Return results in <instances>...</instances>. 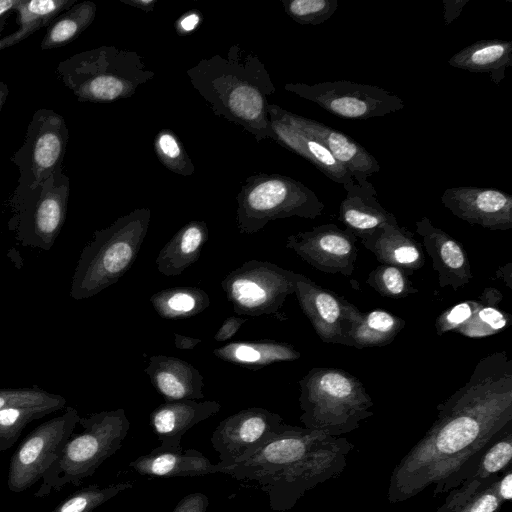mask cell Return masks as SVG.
<instances>
[{"label": "cell", "mask_w": 512, "mask_h": 512, "mask_svg": "<svg viewBox=\"0 0 512 512\" xmlns=\"http://www.w3.org/2000/svg\"><path fill=\"white\" fill-rule=\"evenodd\" d=\"M512 422V360L482 357L468 381L437 406L425 435L392 470L387 498L404 502L437 486Z\"/></svg>", "instance_id": "obj_1"}, {"label": "cell", "mask_w": 512, "mask_h": 512, "mask_svg": "<svg viewBox=\"0 0 512 512\" xmlns=\"http://www.w3.org/2000/svg\"><path fill=\"white\" fill-rule=\"evenodd\" d=\"M186 74L215 115L241 126L257 142L273 139L267 108L276 87L254 52L234 44L225 54L201 59Z\"/></svg>", "instance_id": "obj_2"}, {"label": "cell", "mask_w": 512, "mask_h": 512, "mask_svg": "<svg viewBox=\"0 0 512 512\" xmlns=\"http://www.w3.org/2000/svg\"><path fill=\"white\" fill-rule=\"evenodd\" d=\"M151 220L149 208H136L94 232L76 266L70 295L90 298L115 284L132 267Z\"/></svg>", "instance_id": "obj_3"}, {"label": "cell", "mask_w": 512, "mask_h": 512, "mask_svg": "<svg viewBox=\"0 0 512 512\" xmlns=\"http://www.w3.org/2000/svg\"><path fill=\"white\" fill-rule=\"evenodd\" d=\"M299 386L300 421L307 429L340 437L374 414V403L361 380L343 369L312 368Z\"/></svg>", "instance_id": "obj_4"}, {"label": "cell", "mask_w": 512, "mask_h": 512, "mask_svg": "<svg viewBox=\"0 0 512 512\" xmlns=\"http://www.w3.org/2000/svg\"><path fill=\"white\" fill-rule=\"evenodd\" d=\"M55 72L78 101L92 103L132 97L155 77L137 52L106 45L68 57Z\"/></svg>", "instance_id": "obj_5"}, {"label": "cell", "mask_w": 512, "mask_h": 512, "mask_svg": "<svg viewBox=\"0 0 512 512\" xmlns=\"http://www.w3.org/2000/svg\"><path fill=\"white\" fill-rule=\"evenodd\" d=\"M78 424L83 430L72 434L65 443L43 475L35 497L61 491L66 485H80L121 448L130 428V421L122 408L80 417Z\"/></svg>", "instance_id": "obj_6"}, {"label": "cell", "mask_w": 512, "mask_h": 512, "mask_svg": "<svg viewBox=\"0 0 512 512\" xmlns=\"http://www.w3.org/2000/svg\"><path fill=\"white\" fill-rule=\"evenodd\" d=\"M236 224L241 234H254L269 222L289 217L315 219L324 203L302 182L278 173L248 176L236 196Z\"/></svg>", "instance_id": "obj_7"}, {"label": "cell", "mask_w": 512, "mask_h": 512, "mask_svg": "<svg viewBox=\"0 0 512 512\" xmlns=\"http://www.w3.org/2000/svg\"><path fill=\"white\" fill-rule=\"evenodd\" d=\"M353 448L346 438L329 436L304 457L256 482L268 496L272 510L288 511L307 491L340 476Z\"/></svg>", "instance_id": "obj_8"}, {"label": "cell", "mask_w": 512, "mask_h": 512, "mask_svg": "<svg viewBox=\"0 0 512 512\" xmlns=\"http://www.w3.org/2000/svg\"><path fill=\"white\" fill-rule=\"evenodd\" d=\"M69 194L70 179L63 168L35 188L17 187L11 201L17 238L24 245L49 249L64 225Z\"/></svg>", "instance_id": "obj_9"}, {"label": "cell", "mask_w": 512, "mask_h": 512, "mask_svg": "<svg viewBox=\"0 0 512 512\" xmlns=\"http://www.w3.org/2000/svg\"><path fill=\"white\" fill-rule=\"evenodd\" d=\"M297 273L269 261L247 260L229 272L221 288L240 316L275 315L295 293Z\"/></svg>", "instance_id": "obj_10"}, {"label": "cell", "mask_w": 512, "mask_h": 512, "mask_svg": "<svg viewBox=\"0 0 512 512\" xmlns=\"http://www.w3.org/2000/svg\"><path fill=\"white\" fill-rule=\"evenodd\" d=\"M284 89L344 119L382 117L405 106L398 95L384 88L349 80L323 81L312 85L287 83Z\"/></svg>", "instance_id": "obj_11"}, {"label": "cell", "mask_w": 512, "mask_h": 512, "mask_svg": "<svg viewBox=\"0 0 512 512\" xmlns=\"http://www.w3.org/2000/svg\"><path fill=\"white\" fill-rule=\"evenodd\" d=\"M69 132L65 119L51 109L34 112L22 146L12 162L19 169L18 186L32 189L63 168Z\"/></svg>", "instance_id": "obj_12"}, {"label": "cell", "mask_w": 512, "mask_h": 512, "mask_svg": "<svg viewBox=\"0 0 512 512\" xmlns=\"http://www.w3.org/2000/svg\"><path fill=\"white\" fill-rule=\"evenodd\" d=\"M79 419L78 411L67 407L61 415L28 434L10 460L7 477L10 491H25L42 479L73 434Z\"/></svg>", "instance_id": "obj_13"}, {"label": "cell", "mask_w": 512, "mask_h": 512, "mask_svg": "<svg viewBox=\"0 0 512 512\" xmlns=\"http://www.w3.org/2000/svg\"><path fill=\"white\" fill-rule=\"evenodd\" d=\"M329 436L321 431L286 424L256 451L223 466L221 473L239 481H258L304 457Z\"/></svg>", "instance_id": "obj_14"}, {"label": "cell", "mask_w": 512, "mask_h": 512, "mask_svg": "<svg viewBox=\"0 0 512 512\" xmlns=\"http://www.w3.org/2000/svg\"><path fill=\"white\" fill-rule=\"evenodd\" d=\"M301 310L325 343L350 347V337L363 312L338 293L297 273L295 293Z\"/></svg>", "instance_id": "obj_15"}, {"label": "cell", "mask_w": 512, "mask_h": 512, "mask_svg": "<svg viewBox=\"0 0 512 512\" xmlns=\"http://www.w3.org/2000/svg\"><path fill=\"white\" fill-rule=\"evenodd\" d=\"M285 425L279 414L261 407L243 409L228 416L211 436L218 463L223 467L250 455Z\"/></svg>", "instance_id": "obj_16"}, {"label": "cell", "mask_w": 512, "mask_h": 512, "mask_svg": "<svg viewBox=\"0 0 512 512\" xmlns=\"http://www.w3.org/2000/svg\"><path fill=\"white\" fill-rule=\"evenodd\" d=\"M356 242L351 230L328 223L288 236L286 247L321 272L349 277L355 270Z\"/></svg>", "instance_id": "obj_17"}, {"label": "cell", "mask_w": 512, "mask_h": 512, "mask_svg": "<svg viewBox=\"0 0 512 512\" xmlns=\"http://www.w3.org/2000/svg\"><path fill=\"white\" fill-rule=\"evenodd\" d=\"M267 110L268 115H272L320 141L332 156L351 173L357 184L367 182L368 177L379 172L380 165L377 159L350 136L316 120L287 111L276 104H269Z\"/></svg>", "instance_id": "obj_18"}, {"label": "cell", "mask_w": 512, "mask_h": 512, "mask_svg": "<svg viewBox=\"0 0 512 512\" xmlns=\"http://www.w3.org/2000/svg\"><path fill=\"white\" fill-rule=\"evenodd\" d=\"M442 204L470 225L489 230L512 228V196L494 188L460 186L446 189Z\"/></svg>", "instance_id": "obj_19"}, {"label": "cell", "mask_w": 512, "mask_h": 512, "mask_svg": "<svg viewBox=\"0 0 512 512\" xmlns=\"http://www.w3.org/2000/svg\"><path fill=\"white\" fill-rule=\"evenodd\" d=\"M416 233L430 256L432 268L438 274L440 288L450 286L454 291L467 285L473 278L471 266L463 245L442 229L435 227L424 216L416 222Z\"/></svg>", "instance_id": "obj_20"}, {"label": "cell", "mask_w": 512, "mask_h": 512, "mask_svg": "<svg viewBox=\"0 0 512 512\" xmlns=\"http://www.w3.org/2000/svg\"><path fill=\"white\" fill-rule=\"evenodd\" d=\"M512 498V466L486 479L465 481L448 491L437 512H500Z\"/></svg>", "instance_id": "obj_21"}, {"label": "cell", "mask_w": 512, "mask_h": 512, "mask_svg": "<svg viewBox=\"0 0 512 512\" xmlns=\"http://www.w3.org/2000/svg\"><path fill=\"white\" fill-rule=\"evenodd\" d=\"M165 402L204 398V377L192 364L168 355H153L144 370Z\"/></svg>", "instance_id": "obj_22"}, {"label": "cell", "mask_w": 512, "mask_h": 512, "mask_svg": "<svg viewBox=\"0 0 512 512\" xmlns=\"http://www.w3.org/2000/svg\"><path fill=\"white\" fill-rule=\"evenodd\" d=\"M221 404L207 400L165 402L150 414V425L164 448H180L182 436L193 426L217 414Z\"/></svg>", "instance_id": "obj_23"}, {"label": "cell", "mask_w": 512, "mask_h": 512, "mask_svg": "<svg viewBox=\"0 0 512 512\" xmlns=\"http://www.w3.org/2000/svg\"><path fill=\"white\" fill-rule=\"evenodd\" d=\"M360 240L381 264L396 266L407 276L413 275L425 263L420 242L398 223L385 224Z\"/></svg>", "instance_id": "obj_24"}, {"label": "cell", "mask_w": 512, "mask_h": 512, "mask_svg": "<svg viewBox=\"0 0 512 512\" xmlns=\"http://www.w3.org/2000/svg\"><path fill=\"white\" fill-rule=\"evenodd\" d=\"M512 422L508 423L478 453L433 489V497L456 488L465 481L486 479L501 474L511 465Z\"/></svg>", "instance_id": "obj_25"}, {"label": "cell", "mask_w": 512, "mask_h": 512, "mask_svg": "<svg viewBox=\"0 0 512 512\" xmlns=\"http://www.w3.org/2000/svg\"><path fill=\"white\" fill-rule=\"evenodd\" d=\"M268 116L274 141L309 161L326 177L342 185L344 189L355 182L351 173L332 156L320 141L272 115Z\"/></svg>", "instance_id": "obj_26"}, {"label": "cell", "mask_w": 512, "mask_h": 512, "mask_svg": "<svg viewBox=\"0 0 512 512\" xmlns=\"http://www.w3.org/2000/svg\"><path fill=\"white\" fill-rule=\"evenodd\" d=\"M140 475L156 477H187L221 473L219 463L212 464L207 457L195 449L154 448L150 453L129 463Z\"/></svg>", "instance_id": "obj_27"}, {"label": "cell", "mask_w": 512, "mask_h": 512, "mask_svg": "<svg viewBox=\"0 0 512 512\" xmlns=\"http://www.w3.org/2000/svg\"><path fill=\"white\" fill-rule=\"evenodd\" d=\"M346 197L339 207V220L357 238H364L385 224H396L394 214L387 211L377 199V191L369 181L354 182L345 188Z\"/></svg>", "instance_id": "obj_28"}, {"label": "cell", "mask_w": 512, "mask_h": 512, "mask_svg": "<svg viewBox=\"0 0 512 512\" xmlns=\"http://www.w3.org/2000/svg\"><path fill=\"white\" fill-rule=\"evenodd\" d=\"M208 237L206 222L189 221L160 250L156 257L157 270L164 276H179L199 259Z\"/></svg>", "instance_id": "obj_29"}, {"label": "cell", "mask_w": 512, "mask_h": 512, "mask_svg": "<svg viewBox=\"0 0 512 512\" xmlns=\"http://www.w3.org/2000/svg\"><path fill=\"white\" fill-rule=\"evenodd\" d=\"M448 64L469 72L487 73L494 83L499 84L506 69L512 66V41L478 40L455 53Z\"/></svg>", "instance_id": "obj_30"}, {"label": "cell", "mask_w": 512, "mask_h": 512, "mask_svg": "<svg viewBox=\"0 0 512 512\" xmlns=\"http://www.w3.org/2000/svg\"><path fill=\"white\" fill-rule=\"evenodd\" d=\"M218 359L252 371L277 362L294 361L301 354L294 346L276 340L231 342L213 350Z\"/></svg>", "instance_id": "obj_31"}, {"label": "cell", "mask_w": 512, "mask_h": 512, "mask_svg": "<svg viewBox=\"0 0 512 512\" xmlns=\"http://www.w3.org/2000/svg\"><path fill=\"white\" fill-rule=\"evenodd\" d=\"M96 11L97 6L92 1L75 3L47 26L40 48L49 50L71 43L92 24Z\"/></svg>", "instance_id": "obj_32"}, {"label": "cell", "mask_w": 512, "mask_h": 512, "mask_svg": "<svg viewBox=\"0 0 512 512\" xmlns=\"http://www.w3.org/2000/svg\"><path fill=\"white\" fill-rule=\"evenodd\" d=\"M155 312L163 319L191 318L207 309L209 295L198 287H173L160 290L150 297Z\"/></svg>", "instance_id": "obj_33"}, {"label": "cell", "mask_w": 512, "mask_h": 512, "mask_svg": "<svg viewBox=\"0 0 512 512\" xmlns=\"http://www.w3.org/2000/svg\"><path fill=\"white\" fill-rule=\"evenodd\" d=\"M479 306L471 318L455 332L469 338H484L506 329L512 316L499 308L502 293L492 287L485 288L477 298Z\"/></svg>", "instance_id": "obj_34"}, {"label": "cell", "mask_w": 512, "mask_h": 512, "mask_svg": "<svg viewBox=\"0 0 512 512\" xmlns=\"http://www.w3.org/2000/svg\"><path fill=\"white\" fill-rule=\"evenodd\" d=\"M405 324L403 318L382 309L363 313L361 321L351 334L350 347L363 349L388 345Z\"/></svg>", "instance_id": "obj_35"}, {"label": "cell", "mask_w": 512, "mask_h": 512, "mask_svg": "<svg viewBox=\"0 0 512 512\" xmlns=\"http://www.w3.org/2000/svg\"><path fill=\"white\" fill-rule=\"evenodd\" d=\"M77 0H19L14 11L20 29L33 34L48 26L59 14L77 3Z\"/></svg>", "instance_id": "obj_36"}, {"label": "cell", "mask_w": 512, "mask_h": 512, "mask_svg": "<svg viewBox=\"0 0 512 512\" xmlns=\"http://www.w3.org/2000/svg\"><path fill=\"white\" fill-rule=\"evenodd\" d=\"M58 410L52 406H21L0 410V453L16 443L30 422Z\"/></svg>", "instance_id": "obj_37"}, {"label": "cell", "mask_w": 512, "mask_h": 512, "mask_svg": "<svg viewBox=\"0 0 512 512\" xmlns=\"http://www.w3.org/2000/svg\"><path fill=\"white\" fill-rule=\"evenodd\" d=\"M154 151L160 163L171 172L192 176L195 166L178 136L168 128L161 129L154 138Z\"/></svg>", "instance_id": "obj_38"}, {"label": "cell", "mask_w": 512, "mask_h": 512, "mask_svg": "<svg viewBox=\"0 0 512 512\" xmlns=\"http://www.w3.org/2000/svg\"><path fill=\"white\" fill-rule=\"evenodd\" d=\"M366 284L382 297L390 299H401L418 292L403 270L386 264L374 268L368 274Z\"/></svg>", "instance_id": "obj_39"}, {"label": "cell", "mask_w": 512, "mask_h": 512, "mask_svg": "<svg viewBox=\"0 0 512 512\" xmlns=\"http://www.w3.org/2000/svg\"><path fill=\"white\" fill-rule=\"evenodd\" d=\"M132 486L131 482L117 483L106 487L91 485L71 495L52 512H92L96 507Z\"/></svg>", "instance_id": "obj_40"}, {"label": "cell", "mask_w": 512, "mask_h": 512, "mask_svg": "<svg viewBox=\"0 0 512 512\" xmlns=\"http://www.w3.org/2000/svg\"><path fill=\"white\" fill-rule=\"evenodd\" d=\"M284 11L301 25H319L338 9L337 0H281Z\"/></svg>", "instance_id": "obj_41"}, {"label": "cell", "mask_w": 512, "mask_h": 512, "mask_svg": "<svg viewBox=\"0 0 512 512\" xmlns=\"http://www.w3.org/2000/svg\"><path fill=\"white\" fill-rule=\"evenodd\" d=\"M66 399L38 387L0 389V410L21 406L65 407Z\"/></svg>", "instance_id": "obj_42"}, {"label": "cell", "mask_w": 512, "mask_h": 512, "mask_svg": "<svg viewBox=\"0 0 512 512\" xmlns=\"http://www.w3.org/2000/svg\"><path fill=\"white\" fill-rule=\"evenodd\" d=\"M478 306V299L466 300L442 312L435 321L437 335L458 329L471 318Z\"/></svg>", "instance_id": "obj_43"}, {"label": "cell", "mask_w": 512, "mask_h": 512, "mask_svg": "<svg viewBox=\"0 0 512 512\" xmlns=\"http://www.w3.org/2000/svg\"><path fill=\"white\" fill-rule=\"evenodd\" d=\"M208 497L201 493H191L183 497L172 512H206Z\"/></svg>", "instance_id": "obj_44"}, {"label": "cell", "mask_w": 512, "mask_h": 512, "mask_svg": "<svg viewBox=\"0 0 512 512\" xmlns=\"http://www.w3.org/2000/svg\"><path fill=\"white\" fill-rule=\"evenodd\" d=\"M202 21V15L197 10H191L181 15L175 23L178 35H188L194 32Z\"/></svg>", "instance_id": "obj_45"}, {"label": "cell", "mask_w": 512, "mask_h": 512, "mask_svg": "<svg viewBox=\"0 0 512 512\" xmlns=\"http://www.w3.org/2000/svg\"><path fill=\"white\" fill-rule=\"evenodd\" d=\"M246 321L244 317L229 316L214 335V339L218 342L230 340Z\"/></svg>", "instance_id": "obj_46"}, {"label": "cell", "mask_w": 512, "mask_h": 512, "mask_svg": "<svg viewBox=\"0 0 512 512\" xmlns=\"http://www.w3.org/2000/svg\"><path fill=\"white\" fill-rule=\"evenodd\" d=\"M469 2V0H444V21L445 24H450L454 19H456L464 6Z\"/></svg>", "instance_id": "obj_47"}, {"label": "cell", "mask_w": 512, "mask_h": 512, "mask_svg": "<svg viewBox=\"0 0 512 512\" xmlns=\"http://www.w3.org/2000/svg\"><path fill=\"white\" fill-rule=\"evenodd\" d=\"M202 342L201 339L184 336L178 333L174 334V345L180 350H191L194 349L198 344Z\"/></svg>", "instance_id": "obj_48"}, {"label": "cell", "mask_w": 512, "mask_h": 512, "mask_svg": "<svg viewBox=\"0 0 512 512\" xmlns=\"http://www.w3.org/2000/svg\"><path fill=\"white\" fill-rule=\"evenodd\" d=\"M19 0H0V34L3 31L8 15L14 11Z\"/></svg>", "instance_id": "obj_49"}, {"label": "cell", "mask_w": 512, "mask_h": 512, "mask_svg": "<svg viewBox=\"0 0 512 512\" xmlns=\"http://www.w3.org/2000/svg\"><path fill=\"white\" fill-rule=\"evenodd\" d=\"M122 3L138 8L146 13L155 9L157 0H120Z\"/></svg>", "instance_id": "obj_50"}, {"label": "cell", "mask_w": 512, "mask_h": 512, "mask_svg": "<svg viewBox=\"0 0 512 512\" xmlns=\"http://www.w3.org/2000/svg\"><path fill=\"white\" fill-rule=\"evenodd\" d=\"M512 263H507L504 267H501L497 272V277H502L505 280L506 285L511 288V277H512Z\"/></svg>", "instance_id": "obj_51"}, {"label": "cell", "mask_w": 512, "mask_h": 512, "mask_svg": "<svg viewBox=\"0 0 512 512\" xmlns=\"http://www.w3.org/2000/svg\"><path fill=\"white\" fill-rule=\"evenodd\" d=\"M9 95V88L4 82H0V111Z\"/></svg>", "instance_id": "obj_52"}]
</instances>
